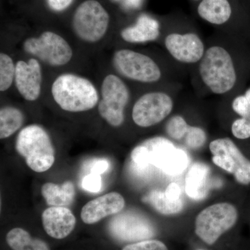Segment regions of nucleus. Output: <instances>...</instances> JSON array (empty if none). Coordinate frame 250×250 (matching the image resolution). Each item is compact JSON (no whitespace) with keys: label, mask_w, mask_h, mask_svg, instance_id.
Masks as SVG:
<instances>
[{"label":"nucleus","mask_w":250,"mask_h":250,"mask_svg":"<svg viewBox=\"0 0 250 250\" xmlns=\"http://www.w3.org/2000/svg\"><path fill=\"white\" fill-rule=\"evenodd\" d=\"M202 60L191 71L197 95L229 97L242 91L250 77V42L220 31L207 41Z\"/></svg>","instance_id":"obj_1"},{"label":"nucleus","mask_w":250,"mask_h":250,"mask_svg":"<svg viewBox=\"0 0 250 250\" xmlns=\"http://www.w3.org/2000/svg\"><path fill=\"white\" fill-rule=\"evenodd\" d=\"M113 62L117 72L126 80L147 84L179 82L177 73L182 72L176 67L165 68L150 56L129 49L116 51Z\"/></svg>","instance_id":"obj_2"},{"label":"nucleus","mask_w":250,"mask_h":250,"mask_svg":"<svg viewBox=\"0 0 250 250\" xmlns=\"http://www.w3.org/2000/svg\"><path fill=\"white\" fill-rule=\"evenodd\" d=\"M181 89L180 82H174L142 94L135 102L131 112L135 124L147 128L165 121L173 111L176 98Z\"/></svg>","instance_id":"obj_3"},{"label":"nucleus","mask_w":250,"mask_h":250,"mask_svg":"<svg viewBox=\"0 0 250 250\" xmlns=\"http://www.w3.org/2000/svg\"><path fill=\"white\" fill-rule=\"evenodd\" d=\"M160 39L167 57L182 72H191L205 54L207 42L193 29H170L161 32Z\"/></svg>","instance_id":"obj_4"},{"label":"nucleus","mask_w":250,"mask_h":250,"mask_svg":"<svg viewBox=\"0 0 250 250\" xmlns=\"http://www.w3.org/2000/svg\"><path fill=\"white\" fill-rule=\"evenodd\" d=\"M54 101L64 111L83 112L92 109L99 101L96 88L89 80L73 74H63L52 85Z\"/></svg>","instance_id":"obj_5"},{"label":"nucleus","mask_w":250,"mask_h":250,"mask_svg":"<svg viewBox=\"0 0 250 250\" xmlns=\"http://www.w3.org/2000/svg\"><path fill=\"white\" fill-rule=\"evenodd\" d=\"M239 213L232 204H215L202 210L195 219L194 233L208 247L215 246L238 225Z\"/></svg>","instance_id":"obj_6"},{"label":"nucleus","mask_w":250,"mask_h":250,"mask_svg":"<svg viewBox=\"0 0 250 250\" xmlns=\"http://www.w3.org/2000/svg\"><path fill=\"white\" fill-rule=\"evenodd\" d=\"M16 149L28 167L36 172L48 170L55 161L53 144L40 125H29L21 130L16 139Z\"/></svg>","instance_id":"obj_7"},{"label":"nucleus","mask_w":250,"mask_h":250,"mask_svg":"<svg viewBox=\"0 0 250 250\" xmlns=\"http://www.w3.org/2000/svg\"><path fill=\"white\" fill-rule=\"evenodd\" d=\"M212 161L215 166L233 174L243 187L250 185V159L229 138L213 140L209 144Z\"/></svg>","instance_id":"obj_8"},{"label":"nucleus","mask_w":250,"mask_h":250,"mask_svg":"<svg viewBox=\"0 0 250 250\" xmlns=\"http://www.w3.org/2000/svg\"><path fill=\"white\" fill-rule=\"evenodd\" d=\"M98 105L100 116L111 126L118 127L125 121V111L131 99V92L124 81L114 75L105 77Z\"/></svg>","instance_id":"obj_9"},{"label":"nucleus","mask_w":250,"mask_h":250,"mask_svg":"<svg viewBox=\"0 0 250 250\" xmlns=\"http://www.w3.org/2000/svg\"><path fill=\"white\" fill-rule=\"evenodd\" d=\"M109 16L100 2L86 0L77 7L74 15L73 29L82 40L95 42L101 40L107 31Z\"/></svg>","instance_id":"obj_10"},{"label":"nucleus","mask_w":250,"mask_h":250,"mask_svg":"<svg viewBox=\"0 0 250 250\" xmlns=\"http://www.w3.org/2000/svg\"><path fill=\"white\" fill-rule=\"evenodd\" d=\"M23 47L27 53L52 66L65 65L73 54L68 42L52 31H45L38 38H29L24 41Z\"/></svg>","instance_id":"obj_11"},{"label":"nucleus","mask_w":250,"mask_h":250,"mask_svg":"<svg viewBox=\"0 0 250 250\" xmlns=\"http://www.w3.org/2000/svg\"><path fill=\"white\" fill-rule=\"evenodd\" d=\"M108 231L116 241L127 244L152 239L157 234L155 226L149 219L131 212L112 218Z\"/></svg>","instance_id":"obj_12"},{"label":"nucleus","mask_w":250,"mask_h":250,"mask_svg":"<svg viewBox=\"0 0 250 250\" xmlns=\"http://www.w3.org/2000/svg\"><path fill=\"white\" fill-rule=\"evenodd\" d=\"M143 144L147 148L151 165L159 167L166 174H181L188 166L187 152L176 147L169 139L158 136L147 140Z\"/></svg>","instance_id":"obj_13"},{"label":"nucleus","mask_w":250,"mask_h":250,"mask_svg":"<svg viewBox=\"0 0 250 250\" xmlns=\"http://www.w3.org/2000/svg\"><path fill=\"white\" fill-rule=\"evenodd\" d=\"M42 80L41 65L36 59H29L28 62L19 61L16 63L15 83L18 92L27 101L39 98Z\"/></svg>","instance_id":"obj_14"},{"label":"nucleus","mask_w":250,"mask_h":250,"mask_svg":"<svg viewBox=\"0 0 250 250\" xmlns=\"http://www.w3.org/2000/svg\"><path fill=\"white\" fill-rule=\"evenodd\" d=\"M125 206V199L121 194L109 192L85 204L81 211V218L85 224L93 225L108 215L120 213Z\"/></svg>","instance_id":"obj_15"},{"label":"nucleus","mask_w":250,"mask_h":250,"mask_svg":"<svg viewBox=\"0 0 250 250\" xmlns=\"http://www.w3.org/2000/svg\"><path fill=\"white\" fill-rule=\"evenodd\" d=\"M42 226L52 238L63 239L73 231L76 218L67 207H51L42 214Z\"/></svg>","instance_id":"obj_16"},{"label":"nucleus","mask_w":250,"mask_h":250,"mask_svg":"<svg viewBox=\"0 0 250 250\" xmlns=\"http://www.w3.org/2000/svg\"><path fill=\"white\" fill-rule=\"evenodd\" d=\"M123 41L139 44L159 40L161 36L160 23L146 14H142L133 25L125 28L121 32Z\"/></svg>","instance_id":"obj_17"},{"label":"nucleus","mask_w":250,"mask_h":250,"mask_svg":"<svg viewBox=\"0 0 250 250\" xmlns=\"http://www.w3.org/2000/svg\"><path fill=\"white\" fill-rule=\"evenodd\" d=\"M199 17L211 25L226 27L233 16L229 0H201L197 8Z\"/></svg>","instance_id":"obj_18"},{"label":"nucleus","mask_w":250,"mask_h":250,"mask_svg":"<svg viewBox=\"0 0 250 250\" xmlns=\"http://www.w3.org/2000/svg\"><path fill=\"white\" fill-rule=\"evenodd\" d=\"M209 174L208 166L195 163L189 169L186 178L185 189L188 196L194 200H201L207 195V179Z\"/></svg>","instance_id":"obj_19"},{"label":"nucleus","mask_w":250,"mask_h":250,"mask_svg":"<svg viewBox=\"0 0 250 250\" xmlns=\"http://www.w3.org/2000/svg\"><path fill=\"white\" fill-rule=\"evenodd\" d=\"M75 187L70 181L62 186L54 183H46L41 188V194L46 203L52 207H66L75 200Z\"/></svg>","instance_id":"obj_20"},{"label":"nucleus","mask_w":250,"mask_h":250,"mask_svg":"<svg viewBox=\"0 0 250 250\" xmlns=\"http://www.w3.org/2000/svg\"><path fill=\"white\" fill-rule=\"evenodd\" d=\"M6 243L13 250H49L42 240L34 238L22 228H14L6 235Z\"/></svg>","instance_id":"obj_21"},{"label":"nucleus","mask_w":250,"mask_h":250,"mask_svg":"<svg viewBox=\"0 0 250 250\" xmlns=\"http://www.w3.org/2000/svg\"><path fill=\"white\" fill-rule=\"evenodd\" d=\"M143 201L152 206L153 208L162 215H170L177 214L183 209V202L182 199L172 200L166 196L165 192L159 190H153L146 197Z\"/></svg>","instance_id":"obj_22"},{"label":"nucleus","mask_w":250,"mask_h":250,"mask_svg":"<svg viewBox=\"0 0 250 250\" xmlns=\"http://www.w3.org/2000/svg\"><path fill=\"white\" fill-rule=\"evenodd\" d=\"M22 112L13 106H5L0 111V139L12 136L24 123Z\"/></svg>","instance_id":"obj_23"},{"label":"nucleus","mask_w":250,"mask_h":250,"mask_svg":"<svg viewBox=\"0 0 250 250\" xmlns=\"http://www.w3.org/2000/svg\"><path fill=\"white\" fill-rule=\"evenodd\" d=\"M191 127L183 116L174 115L167 120L165 130L170 139L181 141H184Z\"/></svg>","instance_id":"obj_24"},{"label":"nucleus","mask_w":250,"mask_h":250,"mask_svg":"<svg viewBox=\"0 0 250 250\" xmlns=\"http://www.w3.org/2000/svg\"><path fill=\"white\" fill-rule=\"evenodd\" d=\"M16 75L13 59L4 53L0 54V90L6 91L12 85Z\"/></svg>","instance_id":"obj_25"},{"label":"nucleus","mask_w":250,"mask_h":250,"mask_svg":"<svg viewBox=\"0 0 250 250\" xmlns=\"http://www.w3.org/2000/svg\"><path fill=\"white\" fill-rule=\"evenodd\" d=\"M207 141V136L205 130L200 126H192L183 142L187 147L196 150L203 147Z\"/></svg>","instance_id":"obj_26"},{"label":"nucleus","mask_w":250,"mask_h":250,"mask_svg":"<svg viewBox=\"0 0 250 250\" xmlns=\"http://www.w3.org/2000/svg\"><path fill=\"white\" fill-rule=\"evenodd\" d=\"M122 250H170L164 242L152 239L136 242L126 245Z\"/></svg>","instance_id":"obj_27"},{"label":"nucleus","mask_w":250,"mask_h":250,"mask_svg":"<svg viewBox=\"0 0 250 250\" xmlns=\"http://www.w3.org/2000/svg\"><path fill=\"white\" fill-rule=\"evenodd\" d=\"M231 132L235 139L241 141L250 139V120L236 118L231 123Z\"/></svg>","instance_id":"obj_28"},{"label":"nucleus","mask_w":250,"mask_h":250,"mask_svg":"<svg viewBox=\"0 0 250 250\" xmlns=\"http://www.w3.org/2000/svg\"><path fill=\"white\" fill-rule=\"evenodd\" d=\"M131 160L134 163L138 170L142 171L147 168L151 165L149 152L144 145L141 144L133 149L131 154Z\"/></svg>","instance_id":"obj_29"},{"label":"nucleus","mask_w":250,"mask_h":250,"mask_svg":"<svg viewBox=\"0 0 250 250\" xmlns=\"http://www.w3.org/2000/svg\"><path fill=\"white\" fill-rule=\"evenodd\" d=\"M82 187L87 191L98 192L102 188V178L100 174L93 173L87 174L82 180Z\"/></svg>","instance_id":"obj_30"},{"label":"nucleus","mask_w":250,"mask_h":250,"mask_svg":"<svg viewBox=\"0 0 250 250\" xmlns=\"http://www.w3.org/2000/svg\"><path fill=\"white\" fill-rule=\"evenodd\" d=\"M109 167V161L104 159H98L93 162L90 169V172L101 175L102 174L106 172Z\"/></svg>","instance_id":"obj_31"},{"label":"nucleus","mask_w":250,"mask_h":250,"mask_svg":"<svg viewBox=\"0 0 250 250\" xmlns=\"http://www.w3.org/2000/svg\"><path fill=\"white\" fill-rule=\"evenodd\" d=\"M181 188L178 184L171 183L166 189L165 193L166 196L172 200H177L181 199Z\"/></svg>","instance_id":"obj_32"},{"label":"nucleus","mask_w":250,"mask_h":250,"mask_svg":"<svg viewBox=\"0 0 250 250\" xmlns=\"http://www.w3.org/2000/svg\"><path fill=\"white\" fill-rule=\"evenodd\" d=\"M73 0H47L49 7L55 11H62L66 9Z\"/></svg>","instance_id":"obj_33"},{"label":"nucleus","mask_w":250,"mask_h":250,"mask_svg":"<svg viewBox=\"0 0 250 250\" xmlns=\"http://www.w3.org/2000/svg\"><path fill=\"white\" fill-rule=\"evenodd\" d=\"M192 250H212L210 249H208V248H202V247H197L196 248H194Z\"/></svg>","instance_id":"obj_34"},{"label":"nucleus","mask_w":250,"mask_h":250,"mask_svg":"<svg viewBox=\"0 0 250 250\" xmlns=\"http://www.w3.org/2000/svg\"><path fill=\"white\" fill-rule=\"evenodd\" d=\"M193 1H201V0H193Z\"/></svg>","instance_id":"obj_35"},{"label":"nucleus","mask_w":250,"mask_h":250,"mask_svg":"<svg viewBox=\"0 0 250 250\" xmlns=\"http://www.w3.org/2000/svg\"><path fill=\"white\" fill-rule=\"evenodd\" d=\"M114 1H119V0H114ZM125 0H123V1H124Z\"/></svg>","instance_id":"obj_36"}]
</instances>
